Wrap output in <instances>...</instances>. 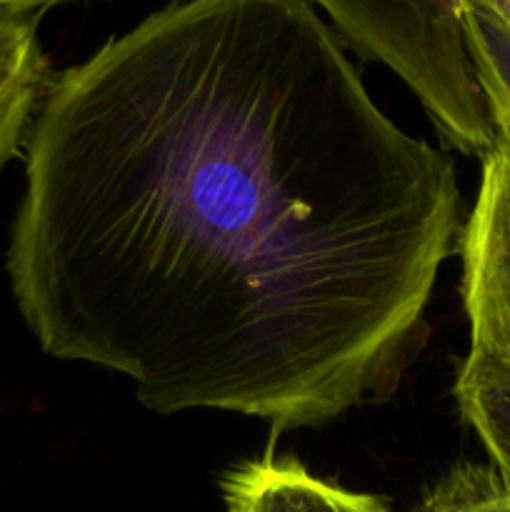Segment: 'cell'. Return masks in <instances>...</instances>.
Listing matches in <instances>:
<instances>
[{
    "label": "cell",
    "mask_w": 510,
    "mask_h": 512,
    "mask_svg": "<svg viewBox=\"0 0 510 512\" xmlns=\"http://www.w3.org/2000/svg\"><path fill=\"white\" fill-rule=\"evenodd\" d=\"M460 258L470 350L510 360V150L498 140L483 158Z\"/></svg>",
    "instance_id": "cell-3"
},
{
    "label": "cell",
    "mask_w": 510,
    "mask_h": 512,
    "mask_svg": "<svg viewBox=\"0 0 510 512\" xmlns=\"http://www.w3.org/2000/svg\"><path fill=\"white\" fill-rule=\"evenodd\" d=\"M483 3H488L490 8L498 10L500 15H505L510 20V0H483Z\"/></svg>",
    "instance_id": "cell-10"
},
{
    "label": "cell",
    "mask_w": 510,
    "mask_h": 512,
    "mask_svg": "<svg viewBox=\"0 0 510 512\" xmlns=\"http://www.w3.org/2000/svg\"><path fill=\"white\" fill-rule=\"evenodd\" d=\"M38 13L0 10V170L25 143L50 80L38 38Z\"/></svg>",
    "instance_id": "cell-5"
},
{
    "label": "cell",
    "mask_w": 510,
    "mask_h": 512,
    "mask_svg": "<svg viewBox=\"0 0 510 512\" xmlns=\"http://www.w3.org/2000/svg\"><path fill=\"white\" fill-rule=\"evenodd\" d=\"M228 512H393L380 498L325 483L293 458L245 460L223 478Z\"/></svg>",
    "instance_id": "cell-4"
},
{
    "label": "cell",
    "mask_w": 510,
    "mask_h": 512,
    "mask_svg": "<svg viewBox=\"0 0 510 512\" xmlns=\"http://www.w3.org/2000/svg\"><path fill=\"white\" fill-rule=\"evenodd\" d=\"M460 13L495 140L510 150V20L483 0H460Z\"/></svg>",
    "instance_id": "cell-7"
},
{
    "label": "cell",
    "mask_w": 510,
    "mask_h": 512,
    "mask_svg": "<svg viewBox=\"0 0 510 512\" xmlns=\"http://www.w3.org/2000/svg\"><path fill=\"white\" fill-rule=\"evenodd\" d=\"M365 58L388 65L440 133L483 160L495 130L465 43L460 0H310Z\"/></svg>",
    "instance_id": "cell-2"
},
{
    "label": "cell",
    "mask_w": 510,
    "mask_h": 512,
    "mask_svg": "<svg viewBox=\"0 0 510 512\" xmlns=\"http://www.w3.org/2000/svg\"><path fill=\"white\" fill-rule=\"evenodd\" d=\"M8 245L40 350L278 430L395 390L460 188L310 0H178L50 75Z\"/></svg>",
    "instance_id": "cell-1"
},
{
    "label": "cell",
    "mask_w": 510,
    "mask_h": 512,
    "mask_svg": "<svg viewBox=\"0 0 510 512\" xmlns=\"http://www.w3.org/2000/svg\"><path fill=\"white\" fill-rule=\"evenodd\" d=\"M455 400L490 465L510 483V360L468 350L455 378Z\"/></svg>",
    "instance_id": "cell-6"
},
{
    "label": "cell",
    "mask_w": 510,
    "mask_h": 512,
    "mask_svg": "<svg viewBox=\"0 0 510 512\" xmlns=\"http://www.w3.org/2000/svg\"><path fill=\"white\" fill-rule=\"evenodd\" d=\"M65 3V0H0V10H13V13H43L50 5Z\"/></svg>",
    "instance_id": "cell-9"
},
{
    "label": "cell",
    "mask_w": 510,
    "mask_h": 512,
    "mask_svg": "<svg viewBox=\"0 0 510 512\" xmlns=\"http://www.w3.org/2000/svg\"><path fill=\"white\" fill-rule=\"evenodd\" d=\"M418 512H510V483L493 465L460 463L428 490Z\"/></svg>",
    "instance_id": "cell-8"
}]
</instances>
